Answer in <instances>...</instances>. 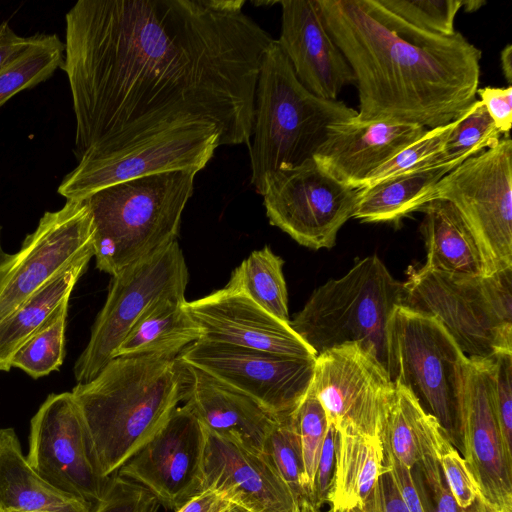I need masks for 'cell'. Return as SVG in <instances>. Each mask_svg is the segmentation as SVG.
<instances>
[{
  "label": "cell",
  "mask_w": 512,
  "mask_h": 512,
  "mask_svg": "<svg viewBox=\"0 0 512 512\" xmlns=\"http://www.w3.org/2000/svg\"><path fill=\"white\" fill-rule=\"evenodd\" d=\"M243 0H79L65 15L64 61L79 161L155 134L217 127L251 143L262 56L274 40Z\"/></svg>",
  "instance_id": "1"
},
{
  "label": "cell",
  "mask_w": 512,
  "mask_h": 512,
  "mask_svg": "<svg viewBox=\"0 0 512 512\" xmlns=\"http://www.w3.org/2000/svg\"><path fill=\"white\" fill-rule=\"evenodd\" d=\"M318 2L355 77L356 121L433 129L461 117L476 100L482 52L460 32L419 30L376 0Z\"/></svg>",
  "instance_id": "2"
},
{
  "label": "cell",
  "mask_w": 512,
  "mask_h": 512,
  "mask_svg": "<svg viewBox=\"0 0 512 512\" xmlns=\"http://www.w3.org/2000/svg\"><path fill=\"white\" fill-rule=\"evenodd\" d=\"M192 387L179 356L115 357L71 391L85 420L101 474L109 478L162 427Z\"/></svg>",
  "instance_id": "3"
},
{
  "label": "cell",
  "mask_w": 512,
  "mask_h": 512,
  "mask_svg": "<svg viewBox=\"0 0 512 512\" xmlns=\"http://www.w3.org/2000/svg\"><path fill=\"white\" fill-rule=\"evenodd\" d=\"M343 101L320 98L306 89L273 40L265 50L255 90L251 183L262 194L275 173L313 158L330 125L355 118Z\"/></svg>",
  "instance_id": "4"
},
{
  "label": "cell",
  "mask_w": 512,
  "mask_h": 512,
  "mask_svg": "<svg viewBox=\"0 0 512 512\" xmlns=\"http://www.w3.org/2000/svg\"><path fill=\"white\" fill-rule=\"evenodd\" d=\"M197 173L180 169L149 174L84 199L93 220L97 269L114 276L177 240Z\"/></svg>",
  "instance_id": "5"
},
{
  "label": "cell",
  "mask_w": 512,
  "mask_h": 512,
  "mask_svg": "<svg viewBox=\"0 0 512 512\" xmlns=\"http://www.w3.org/2000/svg\"><path fill=\"white\" fill-rule=\"evenodd\" d=\"M402 297L403 282L374 254L315 289L289 325L316 356L343 344L360 343L386 367V327L395 307L402 305Z\"/></svg>",
  "instance_id": "6"
},
{
  "label": "cell",
  "mask_w": 512,
  "mask_h": 512,
  "mask_svg": "<svg viewBox=\"0 0 512 512\" xmlns=\"http://www.w3.org/2000/svg\"><path fill=\"white\" fill-rule=\"evenodd\" d=\"M402 306L435 317L468 358L512 352V267L488 276L411 269Z\"/></svg>",
  "instance_id": "7"
},
{
  "label": "cell",
  "mask_w": 512,
  "mask_h": 512,
  "mask_svg": "<svg viewBox=\"0 0 512 512\" xmlns=\"http://www.w3.org/2000/svg\"><path fill=\"white\" fill-rule=\"evenodd\" d=\"M468 357L433 316L398 305L386 327V368L434 416L450 442L457 419Z\"/></svg>",
  "instance_id": "8"
},
{
  "label": "cell",
  "mask_w": 512,
  "mask_h": 512,
  "mask_svg": "<svg viewBox=\"0 0 512 512\" xmlns=\"http://www.w3.org/2000/svg\"><path fill=\"white\" fill-rule=\"evenodd\" d=\"M433 199L454 205L483 255L487 275L512 267V140L458 164L437 183Z\"/></svg>",
  "instance_id": "9"
},
{
  "label": "cell",
  "mask_w": 512,
  "mask_h": 512,
  "mask_svg": "<svg viewBox=\"0 0 512 512\" xmlns=\"http://www.w3.org/2000/svg\"><path fill=\"white\" fill-rule=\"evenodd\" d=\"M188 268L177 240L114 276L90 339L74 365L78 383L91 381L114 358L133 324L154 301L184 296Z\"/></svg>",
  "instance_id": "10"
},
{
  "label": "cell",
  "mask_w": 512,
  "mask_h": 512,
  "mask_svg": "<svg viewBox=\"0 0 512 512\" xmlns=\"http://www.w3.org/2000/svg\"><path fill=\"white\" fill-rule=\"evenodd\" d=\"M261 195L270 224L314 250L335 245L358 201V189L330 176L313 158L272 175Z\"/></svg>",
  "instance_id": "11"
},
{
  "label": "cell",
  "mask_w": 512,
  "mask_h": 512,
  "mask_svg": "<svg viewBox=\"0 0 512 512\" xmlns=\"http://www.w3.org/2000/svg\"><path fill=\"white\" fill-rule=\"evenodd\" d=\"M28 463L54 489L95 504L109 478L98 467L82 412L71 392L48 395L30 421Z\"/></svg>",
  "instance_id": "12"
},
{
  "label": "cell",
  "mask_w": 512,
  "mask_h": 512,
  "mask_svg": "<svg viewBox=\"0 0 512 512\" xmlns=\"http://www.w3.org/2000/svg\"><path fill=\"white\" fill-rule=\"evenodd\" d=\"M94 256V227L84 201L45 212L15 254L0 263V320L79 260Z\"/></svg>",
  "instance_id": "13"
},
{
  "label": "cell",
  "mask_w": 512,
  "mask_h": 512,
  "mask_svg": "<svg viewBox=\"0 0 512 512\" xmlns=\"http://www.w3.org/2000/svg\"><path fill=\"white\" fill-rule=\"evenodd\" d=\"M311 387L337 431L381 437L395 384L371 349L347 343L317 355Z\"/></svg>",
  "instance_id": "14"
},
{
  "label": "cell",
  "mask_w": 512,
  "mask_h": 512,
  "mask_svg": "<svg viewBox=\"0 0 512 512\" xmlns=\"http://www.w3.org/2000/svg\"><path fill=\"white\" fill-rule=\"evenodd\" d=\"M220 146V133L210 124L155 134L116 152L78 162L61 181L58 193L83 201L112 184L171 170L203 169Z\"/></svg>",
  "instance_id": "15"
},
{
  "label": "cell",
  "mask_w": 512,
  "mask_h": 512,
  "mask_svg": "<svg viewBox=\"0 0 512 512\" xmlns=\"http://www.w3.org/2000/svg\"><path fill=\"white\" fill-rule=\"evenodd\" d=\"M178 356L276 417L296 410L311 387L316 360L205 340L192 343Z\"/></svg>",
  "instance_id": "16"
},
{
  "label": "cell",
  "mask_w": 512,
  "mask_h": 512,
  "mask_svg": "<svg viewBox=\"0 0 512 512\" xmlns=\"http://www.w3.org/2000/svg\"><path fill=\"white\" fill-rule=\"evenodd\" d=\"M456 444L493 511L512 502V458L505 451L493 399V358H468L457 419Z\"/></svg>",
  "instance_id": "17"
},
{
  "label": "cell",
  "mask_w": 512,
  "mask_h": 512,
  "mask_svg": "<svg viewBox=\"0 0 512 512\" xmlns=\"http://www.w3.org/2000/svg\"><path fill=\"white\" fill-rule=\"evenodd\" d=\"M203 427L184 404L118 471L176 511L202 491Z\"/></svg>",
  "instance_id": "18"
},
{
  "label": "cell",
  "mask_w": 512,
  "mask_h": 512,
  "mask_svg": "<svg viewBox=\"0 0 512 512\" xmlns=\"http://www.w3.org/2000/svg\"><path fill=\"white\" fill-rule=\"evenodd\" d=\"M202 427V490L215 489L252 512L298 511V501L264 451Z\"/></svg>",
  "instance_id": "19"
},
{
  "label": "cell",
  "mask_w": 512,
  "mask_h": 512,
  "mask_svg": "<svg viewBox=\"0 0 512 512\" xmlns=\"http://www.w3.org/2000/svg\"><path fill=\"white\" fill-rule=\"evenodd\" d=\"M186 308L202 330L200 340L294 357H316L290 327L245 294L226 287L186 301Z\"/></svg>",
  "instance_id": "20"
},
{
  "label": "cell",
  "mask_w": 512,
  "mask_h": 512,
  "mask_svg": "<svg viewBox=\"0 0 512 512\" xmlns=\"http://www.w3.org/2000/svg\"><path fill=\"white\" fill-rule=\"evenodd\" d=\"M277 40L300 83L314 95L337 100L355 77L329 33L318 0H281Z\"/></svg>",
  "instance_id": "21"
},
{
  "label": "cell",
  "mask_w": 512,
  "mask_h": 512,
  "mask_svg": "<svg viewBox=\"0 0 512 512\" xmlns=\"http://www.w3.org/2000/svg\"><path fill=\"white\" fill-rule=\"evenodd\" d=\"M427 129L418 124L354 118L330 125L313 159L330 176L354 188H362L378 167L418 140Z\"/></svg>",
  "instance_id": "22"
},
{
  "label": "cell",
  "mask_w": 512,
  "mask_h": 512,
  "mask_svg": "<svg viewBox=\"0 0 512 512\" xmlns=\"http://www.w3.org/2000/svg\"><path fill=\"white\" fill-rule=\"evenodd\" d=\"M192 387L184 404L202 426L240 438L263 451L277 418L244 393L191 366Z\"/></svg>",
  "instance_id": "23"
},
{
  "label": "cell",
  "mask_w": 512,
  "mask_h": 512,
  "mask_svg": "<svg viewBox=\"0 0 512 512\" xmlns=\"http://www.w3.org/2000/svg\"><path fill=\"white\" fill-rule=\"evenodd\" d=\"M424 213L422 232L426 243L425 269L450 274L488 276L480 248L452 203L433 199Z\"/></svg>",
  "instance_id": "24"
},
{
  "label": "cell",
  "mask_w": 512,
  "mask_h": 512,
  "mask_svg": "<svg viewBox=\"0 0 512 512\" xmlns=\"http://www.w3.org/2000/svg\"><path fill=\"white\" fill-rule=\"evenodd\" d=\"M94 505L66 495L46 483L28 463L15 430L0 428V508L4 512H93Z\"/></svg>",
  "instance_id": "25"
},
{
  "label": "cell",
  "mask_w": 512,
  "mask_h": 512,
  "mask_svg": "<svg viewBox=\"0 0 512 512\" xmlns=\"http://www.w3.org/2000/svg\"><path fill=\"white\" fill-rule=\"evenodd\" d=\"M386 472L381 437L353 430L338 431L327 501L330 512H351L361 507Z\"/></svg>",
  "instance_id": "26"
},
{
  "label": "cell",
  "mask_w": 512,
  "mask_h": 512,
  "mask_svg": "<svg viewBox=\"0 0 512 512\" xmlns=\"http://www.w3.org/2000/svg\"><path fill=\"white\" fill-rule=\"evenodd\" d=\"M186 299L165 297L154 301L133 324L115 357L138 355L178 356L202 338V330L189 314Z\"/></svg>",
  "instance_id": "27"
},
{
  "label": "cell",
  "mask_w": 512,
  "mask_h": 512,
  "mask_svg": "<svg viewBox=\"0 0 512 512\" xmlns=\"http://www.w3.org/2000/svg\"><path fill=\"white\" fill-rule=\"evenodd\" d=\"M457 165L425 167L358 189L353 218L368 223L399 222L431 201L437 183Z\"/></svg>",
  "instance_id": "28"
},
{
  "label": "cell",
  "mask_w": 512,
  "mask_h": 512,
  "mask_svg": "<svg viewBox=\"0 0 512 512\" xmlns=\"http://www.w3.org/2000/svg\"><path fill=\"white\" fill-rule=\"evenodd\" d=\"M89 261L85 258L66 268L0 320V372H8L18 349L68 305Z\"/></svg>",
  "instance_id": "29"
},
{
  "label": "cell",
  "mask_w": 512,
  "mask_h": 512,
  "mask_svg": "<svg viewBox=\"0 0 512 512\" xmlns=\"http://www.w3.org/2000/svg\"><path fill=\"white\" fill-rule=\"evenodd\" d=\"M394 384V396L381 432V440L384 448L412 469L423 459L436 457L438 443L446 433L409 389Z\"/></svg>",
  "instance_id": "30"
},
{
  "label": "cell",
  "mask_w": 512,
  "mask_h": 512,
  "mask_svg": "<svg viewBox=\"0 0 512 512\" xmlns=\"http://www.w3.org/2000/svg\"><path fill=\"white\" fill-rule=\"evenodd\" d=\"M283 264L282 258L264 246L234 269L225 287L245 294L277 319L289 323Z\"/></svg>",
  "instance_id": "31"
},
{
  "label": "cell",
  "mask_w": 512,
  "mask_h": 512,
  "mask_svg": "<svg viewBox=\"0 0 512 512\" xmlns=\"http://www.w3.org/2000/svg\"><path fill=\"white\" fill-rule=\"evenodd\" d=\"M64 61V42L56 34H37L18 58L0 71V107L19 92L48 80Z\"/></svg>",
  "instance_id": "32"
},
{
  "label": "cell",
  "mask_w": 512,
  "mask_h": 512,
  "mask_svg": "<svg viewBox=\"0 0 512 512\" xmlns=\"http://www.w3.org/2000/svg\"><path fill=\"white\" fill-rule=\"evenodd\" d=\"M68 305H65L41 330L15 353L11 366L34 379L58 370L65 357V328Z\"/></svg>",
  "instance_id": "33"
},
{
  "label": "cell",
  "mask_w": 512,
  "mask_h": 512,
  "mask_svg": "<svg viewBox=\"0 0 512 512\" xmlns=\"http://www.w3.org/2000/svg\"><path fill=\"white\" fill-rule=\"evenodd\" d=\"M501 135L483 103L475 100L456 120L440 161L460 164L467 158L495 146L500 141Z\"/></svg>",
  "instance_id": "34"
},
{
  "label": "cell",
  "mask_w": 512,
  "mask_h": 512,
  "mask_svg": "<svg viewBox=\"0 0 512 512\" xmlns=\"http://www.w3.org/2000/svg\"><path fill=\"white\" fill-rule=\"evenodd\" d=\"M293 413L277 418L263 451L299 503L306 495L302 450Z\"/></svg>",
  "instance_id": "35"
},
{
  "label": "cell",
  "mask_w": 512,
  "mask_h": 512,
  "mask_svg": "<svg viewBox=\"0 0 512 512\" xmlns=\"http://www.w3.org/2000/svg\"><path fill=\"white\" fill-rule=\"evenodd\" d=\"M456 120L444 126L427 129L418 140L373 171L362 188L406 172L445 164L440 161V156Z\"/></svg>",
  "instance_id": "36"
},
{
  "label": "cell",
  "mask_w": 512,
  "mask_h": 512,
  "mask_svg": "<svg viewBox=\"0 0 512 512\" xmlns=\"http://www.w3.org/2000/svg\"><path fill=\"white\" fill-rule=\"evenodd\" d=\"M300 438L306 499L310 500L329 422L312 387L293 413Z\"/></svg>",
  "instance_id": "37"
},
{
  "label": "cell",
  "mask_w": 512,
  "mask_h": 512,
  "mask_svg": "<svg viewBox=\"0 0 512 512\" xmlns=\"http://www.w3.org/2000/svg\"><path fill=\"white\" fill-rule=\"evenodd\" d=\"M387 12L427 33L451 36L462 0H376Z\"/></svg>",
  "instance_id": "38"
},
{
  "label": "cell",
  "mask_w": 512,
  "mask_h": 512,
  "mask_svg": "<svg viewBox=\"0 0 512 512\" xmlns=\"http://www.w3.org/2000/svg\"><path fill=\"white\" fill-rule=\"evenodd\" d=\"M157 499L136 482L113 474L93 512H159Z\"/></svg>",
  "instance_id": "39"
},
{
  "label": "cell",
  "mask_w": 512,
  "mask_h": 512,
  "mask_svg": "<svg viewBox=\"0 0 512 512\" xmlns=\"http://www.w3.org/2000/svg\"><path fill=\"white\" fill-rule=\"evenodd\" d=\"M436 458L444 480L459 508L470 506L479 496L470 469L457 449L444 434L437 446Z\"/></svg>",
  "instance_id": "40"
},
{
  "label": "cell",
  "mask_w": 512,
  "mask_h": 512,
  "mask_svg": "<svg viewBox=\"0 0 512 512\" xmlns=\"http://www.w3.org/2000/svg\"><path fill=\"white\" fill-rule=\"evenodd\" d=\"M493 399L503 445L512 458V352L493 357Z\"/></svg>",
  "instance_id": "41"
},
{
  "label": "cell",
  "mask_w": 512,
  "mask_h": 512,
  "mask_svg": "<svg viewBox=\"0 0 512 512\" xmlns=\"http://www.w3.org/2000/svg\"><path fill=\"white\" fill-rule=\"evenodd\" d=\"M415 482L423 498L426 512H459L460 508L453 498L442 475L436 457H427L415 465Z\"/></svg>",
  "instance_id": "42"
},
{
  "label": "cell",
  "mask_w": 512,
  "mask_h": 512,
  "mask_svg": "<svg viewBox=\"0 0 512 512\" xmlns=\"http://www.w3.org/2000/svg\"><path fill=\"white\" fill-rule=\"evenodd\" d=\"M337 443L338 431L334 426L329 424L318 462L312 495L309 500L318 508H321L324 503L328 501V493L334 471Z\"/></svg>",
  "instance_id": "43"
},
{
  "label": "cell",
  "mask_w": 512,
  "mask_h": 512,
  "mask_svg": "<svg viewBox=\"0 0 512 512\" xmlns=\"http://www.w3.org/2000/svg\"><path fill=\"white\" fill-rule=\"evenodd\" d=\"M387 472L409 512H426L423 498L413 476V469L407 467L384 448Z\"/></svg>",
  "instance_id": "44"
},
{
  "label": "cell",
  "mask_w": 512,
  "mask_h": 512,
  "mask_svg": "<svg viewBox=\"0 0 512 512\" xmlns=\"http://www.w3.org/2000/svg\"><path fill=\"white\" fill-rule=\"evenodd\" d=\"M495 126L509 136L512 124V87H484L476 91Z\"/></svg>",
  "instance_id": "45"
},
{
  "label": "cell",
  "mask_w": 512,
  "mask_h": 512,
  "mask_svg": "<svg viewBox=\"0 0 512 512\" xmlns=\"http://www.w3.org/2000/svg\"><path fill=\"white\" fill-rule=\"evenodd\" d=\"M351 512H409L388 472L377 481L365 503Z\"/></svg>",
  "instance_id": "46"
},
{
  "label": "cell",
  "mask_w": 512,
  "mask_h": 512,
  "mask_svg": "<svg viewBox=\"0 0 512 512\" xmlns=\"http://www.w3.org/2000/svg\"><path fill=\"white\" fill-rule=\"evenodd\" d=\"M36 37L37 34L21 36L7 22L0 23V71L33 44Z\"/></svg>",
  "instance_id": "47"
},
{
  "label": "cell",
  "mask_w": 512,
  "mask_h": 512,
  "mask_svg": "<svg viewBox=\"0 0 512 512\" xmlns=\"http://www.w3.org/2000/svg\"><path fill=\"white\" fill-rule=\"evenodd\" d=\"M224 499L221 492L211 488L204 489L175 512H214Z\"/></svg>",
  "instance_id": "48"
},
{
  "label": "cell",
  "mask_w": 512,
  "mask_h": 512,
  "mask_svg": "<svg viewBox=\"0 0 512 512\" xmlns=\"http://www.w3.org/2000/svg\"><path fill=\"white\" fill-rule=\"evenodd\" d=\"M501 69L509 86L512 82V45L507 44L500 53Z\"/></svg>",
  "instance_id": "49"
},
{
  "label": "cell",
  "mask_w": 512,
  "mask_h": 512,
  "mask_svg": "<svg viewBox=\"0 0 512 512\" xmlns=\"http://www.w3.org/2000/svg\"><path fill=\"white\" fill-rule=\"evenodd\" d=\"M214 512H252L246 507L231 500L224 499Z\"/></svg>",
  "instance_id": "50"
},
{
  "label": "cell",
  "mask_w": 512,
  "mask_h": 512,
  "mask_svg": "<svg viewBox=\"0 0 512 512\" xmlns=\"http://www.w3.org/2000/svg\"><path fill=\"white\" fill-rule=\"evenodd\" d=\"M459 512H495L491 510L479 497L468 507L460 508Z\"/></svg>",
  "instance_id": "51"
},
{
  "label": "cell",
  "mask_w": 512,
  "mask_h": 512,
  "mask_svg": "<svg viewBox=\"0 0 512 512\" xmlns=\"http://www.w3.org/2000/svg\"><path fill=\"white\" fill-rule=\"evenodd\" d=\"M297 512H323L308 499L304 498L299 502ZM328 512V511H327ZM330 512V511H329Z\"/></svg>",
  "instance_id": "52"
},
{
  "label": "cell",
  "mask_w": 512,
  "mask_h": 512,
  "mask_svg": "<svg viewBox=\"0 0 512 512\" xmlns=\"http://www.w3.org/2000/svg\"><path fill=\"white\" fill-rule=\"evenodd\" d=\"M486 2L483 0H469V1H463L462 8L464 7V10L467 12H473L477 9L481 8L482 5H485Z\"/></svg>",
  "instance_id": "53"
},
{
  "label": "cell",
  "mask_w": 512,
  "mask_h": 512,
  "mask_svg": "<svg viewBox=\"0 0 512 512\" xmlns=\"http://www.w3.org/2000/svg\"><path fill=\"white\" fill-rule=\"evenodd\" d=\"M495 512H512V502L505 504L501 509Z\"/></svg>",
  "instance_id": "54"
},
{
  "label": "cell",
  "mask_w": 512,
  "mask_h": 512,
  "mask_svg": "<svg viewBox=\"0 0 512 512\" xmlns=\"http://www.w3.org/2000/svg\"><path fill=\"white\" fill-rule=\"evenodd\" d=\"M7 253L3 250L2 242H1V226H0V263L5 259Z\"/></svg>",
  "instance_id": "55"
},
{
  "label": "cell",
  "mask_w": 512,
  "mask_h": 512,
  "mask_svg": "<svg viewBox=\"0 0 512 512\" xmlns=\"http://www.w3.org/2000/svg\"><path fill=\"white\" fill-rule=\"evenodd\" d=\"M13 512H66V511H57V510H35V511H13Z\"/></svg>",
  "instance_id": "56"
},
{
  "label": "cell",
  "mask_w": 512,
  "mask_h": 512,
  "mask_svg": "<svg viewBox=\"0 0 512 512\" xmlns=\"http://www.w3.org/2000/svg\"><path fill=\"white\" fill-rule=\"evenodd\" d=\"M0 512H4V511L0 508Z\"/></svg>",
  "instance_id": "57"
}]
</instances>
